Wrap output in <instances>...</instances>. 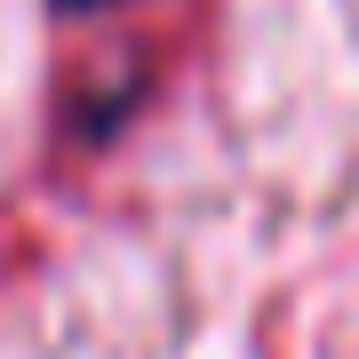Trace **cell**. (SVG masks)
I'll list each match as a JSON object with an SVG mask.
<instances>
[{
	"mask_svg": "<svg viewBox=\"0 0 359 359\" xmlns=\"http://www.w3.org/2000/svg\"><path fill=\"white\" fill-rule=\"evenodd\" d=\"M56 8H104V0H56Z\"/></svg>",
	"mask_w": 359,
	"mask_h": 359,
	"instance_id": "1",
	"label": "cell"
}]
</instances>
